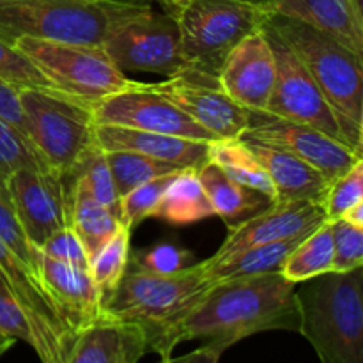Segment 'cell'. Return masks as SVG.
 <instances>
[{"mask_svg": "<svg viewBox=\"0 0 363 363\" xmlns=\"http://www.w3.org/2000/svg\"><path fill=\"white\" fill-rule=\"evenodd\" d=\"M300 332L296 284L282 272L234 277L215 282L208 293L152 342L149 353L172 357L177 344L204 340L225 351L264 332Z\"/></svg>", "mask_w": 363, "mask_h": 363, "instance_id": "cell-1", "label": "cell"}, {"mask_svg": "<svg viewBox=\"0 0 363 363\" xmlns=\"http://www.w3.org/2000/svg\"><path fill=\"white\" fill-rule=\"evenodd\" d=\"M105 158L110 167V172H112L119 199H123L124 195L147 181L183 170V167L174 165V163H167L130 151H105Z\"/></svg>", "mask_w": 363, "mask_h": 363, "instance_id": "cell-29", "label": "cell"}, {"mask_svg": "<svg viewBox=\"0 0 363 363\" xmlns=\"http://www.w3.org/2000/svg\"><path fill=\"white\" fill-rule=\"evenodd\" d=\"M363 202V160L330 183L323 199L326 220H339L350 209Z\"/></svg>", "mask_w": 363, "mask_h": 363, "instance_id": "cell-34", "label": "cell"}, {"mask_svg": "<svg viewBox=\"0 0 363 363\" xmlns=\"http://www.w3.org/2000/svg\"><path fill=\"white\" fill-rule=\"evenodd\" d=\"M195 262L197 259L191 252L172 243H158L147 250H142L133 259L130 257V264L135 268L160 273V275H172L181 269L190 268Z\"/></svg>", "mask_w": 363, "mask_h": 363, "instance_id": "cell-38", "label": "cell"}, {"mask_svg": "<svg viewBox=\"0 0 363 363\" xmlns=\"http://www.w3.org/2000/svg\"><path fill=\"white\" fill-rule=\"evenodd\" d=\"M0 117H2L4 121H7L13 128H16V130L27 138L25 117L23 112H21L20 99H18V89H14L13 85H9L4 80H0Z\"/></svg>", "mask_w": 363, "mask_h": 363, "instance_id": "cell-41", "label": "cell"}, {"mask_svg": "<svg viewBox=\"0 0 363 363\" xmlns=\"http://www.w3.org/2000/svg\"><path fill=\"white\" fill-rule=\"evenodd\" d=\"M333 238V273L363 266V227L346 220H328Z\"/></svg>", "mask_w": 363, "mask_h": 363, "instance_id": "cell-36", "label": "cell"}, {"mask_svg": "<svg viewBox=\"0 0 363 363\" xmlns=\"http://www.w3.org/2000/svg\"><path fill=\"white\" fill-rule=\"evenodd\" d=\"M92 113L96 124H112L152 133L174 135L208 144L216 140L179 106L156 91L152 84L131 82L130 87L124 91L92 103Z\"/></svg>", "mask_w": 363, "mask_h": 363, "instance_id": "cell-11", "label": "cell"}, {"mask_svg": "<svg viewBox=\"0 0 363 363\" xmlns=\"http://www.w3.org/2000/svg\"><path fill=\"white\" fill-rule=\"evenodd\" d=\"M286 41L335 113L344 138L363 155V59L344 45L291 16L266 21Z\"/></svg>", "mask_w": 363, "mask_h": 363, "instance_id": "cell-2", "label": "cell"}, {"mask_svg": "<svg viewBox=\"0 0 363 363\" xmlns=\"http://www.w3.org/2000/svg\"><path fill=\"white\" fill-rule=\"evenodd\" d=\"M275 57L264 27L240 43L223 60L218 87L250 112H266L275 85Z\"/></svg>", "mask_w": 363, "mask_h": 363, "instance_id": "cell-16", "label": "cell"}, {"mask_svg": "<svg viewBox=\"0 0 363 363\" xmlns=\"http://www.w3.org/2000/svg\"><path fill=\"white\" fill-rule=\"evenodd\" d=\"M27 138L46 167L59 176L74 169L96 145L92 103L57 89H18Z\"/></svg>", "mask_w": 363, "mask_h": 363, "instance_id": "cell-7", "label": "cell"}, {"mask_svg": "<svg viewBox=\"0 0 363 363\" xmlns=\"http://www.w3.org/2000/svg\"><path fill=\"white\" fill-rule=\"evenodd\" d=\"M208 160L216 163L236 183L243 184L248 190L264 195L269 202L275 201V194H273L272 181H269L268 174L262 169L257 156L252 152L247 142H243L241 138L211 142Z\"/></svg>", "mask_w": 363, "mask_h": 363, "instance_id": "cell-27", "label": "cell"}, {"mask_svg": "<svg viewBox=\"0 0 363 363\" xmlns=\"http://www.w3.org/2000/svg\"><path fill=\"white\" fill-rule=\"evenodd\" d=\"M241 138L268 142L293 152L319 170L328 183H333L363 160L362 152L318 128L279 119L266 112H250V126Z\"/></svg>", "mask_w": 363, "mask_h": 363, "instance_id": "cell-14", "label": "cell"}, {"mask_svg": "<svg viewBox=\"0 0 363 363\" xmlns=\"http://www.w3.org/2000/svg\"><path fill=\"white\" fill-rule=\"evenodd\" d=\"M103 48L121 71L174 77L184 69L181 32L176 18L152 9L121 21Z\"/></svg>", "mask_w": 363, "mask_h": 363, "instance_id": "cell-9", "label": "cell"}, {"mask_svg": "<svg viewBox=\"0 0 363 363\" xmlns=\"http://www.w3.org/2000/svg\"><path fill=\"white\" fill-rule=\"evenodd\" d=\"M0 279L21 307L34 333V347L41 363H66L74 344L57 315L39 277L0 240Z\"/></svg>", "mask_w": 363, "mask_h": 363, "instance_id": "cell-12", "label": "cell"}, {"mask_svg": "<svg viewBox=\"0 0 363 363\" xmlns=\"http://www.w3.org/2000/svg\"><path fill=\"white\" fill-rule=\"evenodd\" d=\"M6 188L32 247L39 248L53 233L69 227V195L57 172L21 167L7 176Z\"/></svg>", "mask_w": 363, "mask_h": 363, "instance_id": "cell-13", "label": "cell"}, {"mask_svg": "<svg viewBox=\"0 0 363 363\" xmlns=\"http://www.w3.org/2000/svg\"><path fill=\"white\" fill-rule=\"evenodd\" d=\"M158 2L165 7L167 13L172 14V16H176V14L179 13L181 7H183L188 0H158Z\"/></svg>", "mask_w": 363, "mask_h": 363, "instance_id": "cell-44", "label": "cell"}, {"mask_svg": "<svg viewBox=\"0 0 363 363\" xmlns=\"http://www.w3.org/2000/svg\"><path fill=\"white\" fill-rule=\"evenodd\" d=\"M128 264L121 282L103 301V318L144 330L147 350L165 330L176 325L213 286L204 261L172 275L144 272Z\"/></svg>", "mask_w": 363, "mask_h": 363, "instance_id": "cell-5", "label": "cell"}, {"mask_svg": "<svg viewBox=\"0 0 363 363\" xmlns=\"http://www.w3.org/2000/svg\"><path fill=\"white\" fill-rule=\"evenodd\" d=\"M275 13L273 0H188L176 21L186 73L216 80L225 57L261 30Z\"/></svg>", "mask_w": 363, "mask_h": 363, "instance_id": "cell-6", "label": "cell"}, {"mask_svg": "<svg viewBox=\"0 0 363 363\" xmlns=\"http://www.w3.org/2000/svg\"><path fill=\"white\" fill-rule=\"evenodd\" d=\"M264 32L272 45L277 69L275 85L266 113L318 128L330 137L347 144L332 106L328 105L300 59L272 27L264 25Z\"/></svg>", "mask_w": 363, "mask_h": 363, "instance_id": "cell-10", "label": "cell"}, {"mask_svg": "<svg viewBox=\"0 0 363 363\" xmlns=\"http://www.w3.org/2000/svg\"><path fill=\"white\" fill-rule=\"evenodd\" d=\"M333 272V238L332 225L326 220L312 230L287 257L282 275L294 284H303L315 277Z\"/></svg>", "mask_w": 363, "mask_h": 363, "instance_id": "cell-28", "label": "cell"}, {"mask_svg": "<svg viewBox=\"0 0 363 363\" xmlns=\"http://www.w3.org/2000/svg\"><path fill=\"white\" fill-rule=\"evenodd\" d=\"M197 176L211 202L213 211L227 223L229 229L272 204L264 195L248 190L243 184L230 179L216 163L209 160L197 167Z\"/></svg>", "mask_w": 363, "mask_h": 363, "instance_id": "cell-23", "label": "cell"}, {"mask_svg": "<svg viewBox=\"0 0 363 363\" xmlns=\"http://www.w3.org/2000/svg\"><path fill=\"white\" fill-rule=\"evenodd\" d=\"M0 240L38 275V248L25 238L16 211L6 188V179L0 177Z\"/></svg>", "mask_w": 363, "mask_h": 363, "instance_id": "cell-35", "label": "cell"}, {"mask_svg": "<svg viewBox=\"0 0 363 363\" xmlns=\"http://www.w3.org/2000/svg\"><path fill=\"white\" fill-rule=\"evenodd\" d=\"M273 9L332 35L363 59V0H273Z\"/></svg>", "mask_w": 363, "mask_h": 363, "instance_id": "cell-21", "label": "cell"}, {"mask_svg": "<svg viewBox=\"0 0 363 363\" xmlns=\"http://www.w3.org/2000/svg\"><path fill=\"white\" fill-rule=\"evenodd\" d=\"M0 80L7 82L14 89H55L20 50L4 39H0Z\"/></svg>", "mask_w": 363, "mask_h": 363, "instance_id": "cell-37", "label": "cell"}, {"mask_svg": "<svg viewBox=\"0 0 363 363\" xmlns=\"http://www.w3.org/2000/svg\"><path fill=\"white\" fill-rule=\"evenodd\" d=\"M62 179L69 195V227L82 241L91 261L123 223L117 213L94 201L80 184L66 177Z\"/></svg>", "mask_w": 363, "mask_h": 363, "instance_id": "cell-25", "label": "cell"}, {"mask_svg": "<svg viewBox=\"0 0 363 363\" xmlns=\"http://www.w3.org/2000/svg\"><path fill=\"white\" fill-rule=\"evenodd\" d=\"M21 167L48 169L39 158L34 145L7 121L0 117V177L7 179L11 172Z\"/></svg>", "mask_w": 363, "mask_h": 363, "instance_id": "cell-33", "label": "cell"}, {"mask_svg": "<svg viewBox=\"0 0 363 363\" xmlns=\"http://www.w3.org/2000/svg\"><path fill=\"white\" fill-rule=\"evenodd\" d=\"M145 353L140 326L103 318L78 333L66 363H138Z\"/></svg>", "mask_w": 363, "mask_h": 363, "instance_id": "cell-22", "label": "cell"}, {"mask_svg": "<svg viewBox=\"0 0 363 363\" xmlns=\"http://www.w3.org/2000/svg\"><path fill=\"white\" fill-rule=\"evenodd\" d=\"M296 236L289 240L273 241V243L255 245V247L243 248V250L233 252L222 259H211L204 261L206 272L213 282H220L234 277L262 275V273L282 272L284 262L291 255V252L307 238Z\"/></svg>", "mask_w": 363, "mask_h": 363, "instance_id": "cell-24", "label": "cell"}, {"mask_svg": "<svg viewBox=\"0 0 363 363\" xmlns=\"http://www.w3.org/2000/svg\"><path fill=\"white\" fill-rule=\"evenodd\" d=\"M46 257L55 259V261L69 262V264L80 266V268H89V255L85 252L84 245L78 240L74 230L71 227L53 233L41 247L38 248Z\"/></svg>", "mask_w": 363, "mask_h": 363, "instance_id": "cell-40", "label": "cell"}, {"mask_svg": "<svg viewBox=\"0 0 363 363\" xmlns=\"http://www.w3.org/2000/svg\"><path fill=\"white\" fill-rule=\"evenodd\" d=\"M223 351L220 347L211 346V344H204L199 350L191 351V353L183 354L179 358H163L160 363H220Z\"/></svg>", "mask_w": 363, "mask_h": 363, "instance_id": "cell-42", "label": "cell"}, {"mask_svg": "<svg viewBox=\"0 0 363 363\" xmlns=\"http://www.w3.org/2000/svg\"><path fill=\"white\" fill-rule=\"evenodd\" d=\"M64 177L80 184L94 201L112 209L121 218V199L117 195L116 183H113L112 172H110L103 149H99L98 145L89 149L82 156L80 162L74 165V169Z\"/></svg>", "mask_w": 363, "mask_h": 363, "instance_id": "cell-31", "label": "cell"}, {"mask_svg": "<svg viewBox=\"0 0 363 363\" xmlns=\"http://www.w3.org/2000/svg\"><path fill=\"white\" fill-rule=\"evenodd\" d=\"M38 277L57 315L74 339L103 319L101 294L89 268L55 261L38 250Z\"/></svg>", "mask_w": 363, "mask_h": 363, "instance_id": "cell-17", "label": "cell"}, {"mask_svg": "<svg viewBox=\"0 0 363 363\" xmlns=\"http://www.w3.org/2000/svg\"><path fill=\"white\" fill-rule=\"evenodd\" d=\"M342 220H346V222L350 223H354V225L363 227V202L354 206L353 209H350V211L342 216Z\"/></svg>", "mask_w": 363, "mask_h": 363, "instance_id": "cell-43", "label": "cell"}, {"mask_svg": "<svg viewBox=\"0 0 363 363\" xmlns=\"http://www.w3.org/2000/svg\"><path fill=\"white\" fill-rule=\"evenodd\" d=\"M152 85L216 140L241 138L250 126V110L233 101L211 78L181 71Z\"/></svg>", "mask_w": 363, "mask_h": 363, "instance_id": "cell-15", "label": "cell"}, {"mask_svg": "<svg viewBox=\"0 0 363 363\" xmlns=\"http://www.w3.org/2000/svg\"><path fill=\"white\" fill-rule=\"evenodd\" d=\"M0 333L13 340H23L25 344L34 347L30 323L2 279H0Z\"/></svg>", "mask_w": 363, "mask_h": 363, "instance_id": "cell-39", "label": "cell"}, {"mask_svg": "<svg viewBox=\"0 0 363 363\" xmlns=\"http://www.w3.org/2000/svg\"><path fill=\"white\" fill-rule=\"evenodd\" d=\"M152 216L169 225H190L215 216L211 202L199 181L197 169H183L172 177Z\"/></svg>", "mask_w": 363, "mask_h": 363, "instance_id": "cell-26", "label": "cell"}, {"mask_svg": "<svg viewBox=\"0 0 363 363\" xmlns=\"http://www.w3.org/2000/svg\"><path fill=\"white\" fill-rule=\"evenodd\" d=\"M325 222L326 215L321 202H272L262 211L229 229V236L211 259H222L233 252L255 245L305 236Z\"/></svg>", "mask_w": 363, "mask_h": 363, "instance_id": "cell-18", "label": "cell"}, {"mask_svg": "<svg viewBox=\"0 0 363 363\" xmlns=\"http://www.w3.org/2000/svg\"><path fill=\"white\" fill-rule=\"evenodd\" d=\"M14 342H16V340L9 339V337H6V335H2V333H0V358H2L4 354H6L7 351H9L11 347L14 346Z\"/></svg>", "mask_w": 363, "mask_h": 363, "instance_id": "cell-45", "label": "cell"}, {"mask_svg": "<svg viewBox=\"0 0 363 363\" xmlns=\"http://www.w3.org/2000/svg\"><path fill=\"white\" fill-rule=\"evenodd\" d=\"M94 142L103 151L138 152L183 169H197L208 160L209 151L208 142L112 124H96Z\"/></svg>", "mask_w": 363, "mask_h": 363, "instance_id": "cell-19", "label": "cell"}, {"mask_svg": "<svg viewBox=\"0 0 363 363\" xmlns=\"http://www.w3.org/2000/svg\"><path fill=\"white\" fill-rule=\"evenodd\" d=\"M46 80L66 94L96 103L131 85L103 46L20 38L13 43Z\"/></svg>", "mask_w": 363, "mask_h": 363, "instance_id": "cell-8", "label": "cell"}, {"mask_svg": "<svg viewBox=\"0 0 363 363\" xmlns=\"http://www.w3.org/2000/svg\"><path fill=\"white\" fill-rule=\"evenodd\" d=\"M303 284L296 291L298 333L321 363H363V266Z\"/></svg>", "mask_w": 363, "mask_h": 363, "instance_id": "cell-4", "label": "cell"}, {"mask_svg": "<svg viewBox=\"0 0 363 363\" xmlns=\"http://www.w3.org/2000/svg\"><path fill=\"white\" fill-rule=\"evenodd\" d=\"M241 140L247 142L268 174L275 194L273 202L312 201L323 204L330 183L319 170L294 156L293 152L268 142L252 140V138H241Z\"/></svg>", "mask_w": 363, "mask_h": 363, "instance_id": "cell-20", "label": "cell"}, {"mask_svg": "<svg viewBox=\"0 0 363 363\" xmlns=\"http://www.w3.org/2000/svg\"><path fill=\"white\" fill-rule=\"evenodd\" d=\"M131 229L121 225L117 233L103 245L89 261V272L101 294V303L112 294L130 264Z\"/></svg>", "mask_w": 363, "mask_h": 363, "instance_id": "cell-30", "label": "cell"}, {"mask_svg": "<svg viewBox=\"0 0 363 363\" xmlns=\"http://www.w3.org/2000/svg\"><path fill=\"white\" fill-rule=\"evenodd\" d=\"M149 9V0H0V39L103 46L121 21Z\"/></svg>", "mask_w": 363, "mask_h": 363, "instance_id": "cell-3", "label": "cell"}, {"mask_svg": "<svg viewBox=\"0 0 363 363\" xmlns=\"http://www.w3.org/2000/svg\"><path fill=\"white\" fill-rule=\"evenodd\" d=\"M176 174L177 172L156 177V179L147 181V183L131 190L128 195H124L121 199V223L133 230L138 223L155 215L167 186Z\"/></svg>", "mask_w": 363, "mask_h": 363, "instance_id": "cell-32", "label": "cell"}]
</instances>
